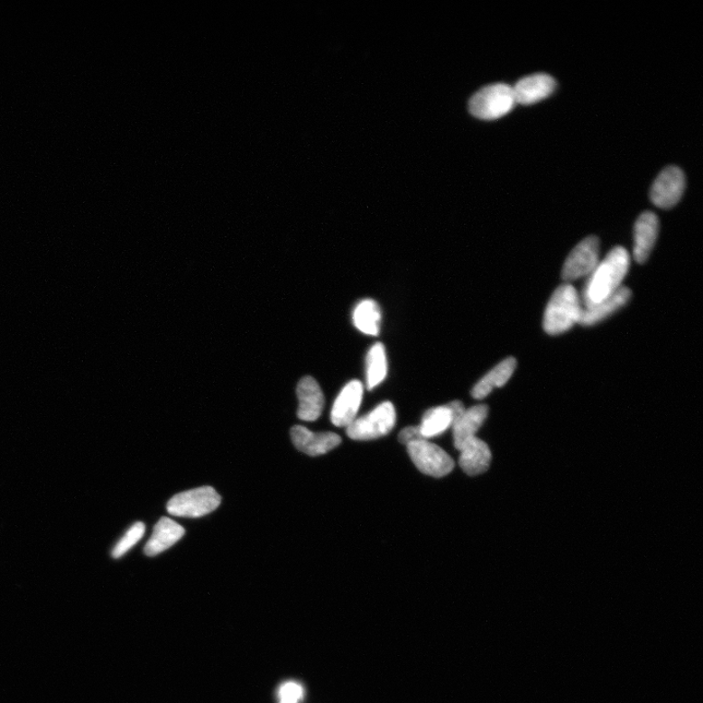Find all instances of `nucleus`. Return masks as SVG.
Instances as JSON below:
<instances>
[{
    "label": "nucleus",
    "mask_w": 703,
    "mask_h": 703,
    "mask_svg": "<svg viewBox=\"0 0 703 703\" xmlns=\"http://www.w3.org/2000/svg\"><path fill=\"white\" fill-rule=\"evenodd\" d=\"M629 267L627 250L623 246L613 248L588 276L582 292V307L599 303L621 289Z\"/></svg>",
    "instance_id": "1"
},
{
    "label": "nucleus",
    "mask_w": 703,
    "mask_h": 703,
    "mask_svg": "<svg viewBox=\"0 0 703 703\" xmlns=\"http://www.w3.org/2000/svg\"><path fill=\"white\" fill-rule=\"evenodd\" d=\"M582 311L580 297L573 285L562 284L548 302L543 328L550 336H559L579 323Z\"/></svg>",
    "instance_id": "2"
},
{
    "label": "nucleus",
    "mask_w": 703,
    "mask_h": 703,
    "mask_svg": "<svg viewBox=\"0 0 703 703\" xmlns=\"http://www.w3.org/2000/svg\"><path fill=\"white\" fill-rule=\"evenodd\" d=\"M517 104L513 87L495 83L476 92L470 100V112L476 117L492 121L507 115Z\"/></svg>",
    "instance_id": "3"
},
{
    "label": "nucleus",
    "mask_w": 703,
    "mask_h": 703,
    "mask_svg": "<svg viewBox=\"0 0 703 703\" xmlns=\"http://www.w3.org/2000/svg\"><path fill=\"white\" fill-rule=\"evenodd\" d=\"M221 504V496L211 486H201L174 495L169 502L171 515L182 518L206 516Z\"/></svg>",
    "instance_id": "4"
},
{
    "label": "nucleus",
    "mask_w": 703,
    "mask_h": 703,
    "mask_svg": "<svg viewBox=\"0 0 703 703\" xmlns=\"http://www.w3.org/2000/svg\"><path fill=\"white\" fill-rule=\"evenodd\" d=\"M397 415L390 402L379 404L372 412L356 419L347 427V435L355 440H371L388 435L396 424Z\"/></svg>",
    "instance_id": "5"
},
{
    "label": "nucleus",
    "mask_w": 703,
    "mask_h": 703,
    "mask_svg": "<svg viewBox=\"0 0 703 703\" xmlns=\"http://www.w3.org/2000/svg\"><path fill=\"white\" fill-rule=\"evenodd\" d=\"M414 466L425 475L442 478L455 468V461L439 446L428 439L419 440L407 446Z\"/></svg>",
    "instance_id": "6"
},
{
    "label": "nucleus",
    "mask_w": 703,
    "mask_h": 703,
    "mask_svg": "<svg viewBox=\"0 0 703 703\" xmlns=\"http://www.w3.org/2000/svg\"><path fill=\"white\" fill-rule=\"evenodd\" d=\"M599 240L596 236H588L581 241L568 256L562 278L566 282L589 276L600 262Z\"/></svg>",
    "instance_id": "7"
},
{
    "label": "nucleus",
    "mask_w": 703,
    "mask_h": 703,
    "mask_svg": "<svg viewBox=\"0 0 703 703\" xmlns=\"http://www.w3.org/2000/svg\"><path fill=\"white\" fill-rule=\"evenodd\" d=\"M685 186L683 171L677 166H669L655 179L651 190V199L654 206L671 208L681 199Z\"/></svg>",
    "instance_id": "8"
},
{
    "label": "nucleus",
    "mask_w": 703,
    "mask_h": 703,
    "mask_svg": "<svg viewBox=\"0 0 703 703\" xmlns=\"http://www.w3.org/2000/svg\"><path fill=\"white\" fill-rule=\"evenodd\" d=\"M364 394V387L359 380H353L340 392L333 403L331 422L338 427H348L359 412Z\"/></svg>",
    "instance_id": "9"
},
{
    "label": "nucleus",
    "mask_w": 703,
    "mask_h": 703,
    "mask_svg": "<svg viewBox=\"0 0 703 703\" xmlns=\"http://www.w3.org/2000/svg\"><path fill=\"white\" fill-rule=\"evenodd\" d=\"M291 435L295 448L310 457L325 455L341 444V438L336 433H313L301 425L292 427Z\"/></svg>",
    "instance_id": "10"
},
{
    "label": "nucleus",
    "mask_w": 703,
    "mask_h": 703,
    "mask_svg": "<svg viewBox=\"0 0 703 703\" xmlns=\"http://www.w3.org/2000/svg\"><path fill=\"white\" fill-rule=\"evenodd\" d=\"M660 221L653 212L641 214L634 228V259L639 264H645L658 240Z\"/></svg>",
    "instance_id": "11"
},
{
    "label": "nucleus",
    "mask_w": 703,
    "mask_h": 703,
    "mask_svg": "<svg viewBox=\"0 0 703 703\" xmlns=\"http://www.w3.org/2000/svg\"><path fill=\"white\" fill-rule=\"evenodd\" d=\"M296 392L300 400L298 417L303 421H316L325 407V396L319 384L313 377L306 376L298 384Z\"/></svg>",
    "instance_id": "12"
},
{
    "label": "nucleus",
    "mask_w": 703,
    "mask_h": 703,
    "mask_svg": "<svg viewBox=\"0 0 703 703\" xmlns=\"http://www.w3.org/2000/svg\"><path fill=\"white\" fill-rule=\"evenodd\" d=\"M556 80L547 74H533L521 79L513 87L516 102L531 105L540 102L553 93Z\"/></svg>",
    "instance_id": "13"
},
{
    "label": "nucleus",
    "mask_w": 703,
    "mask_h": 703,
    "mask_svg": "<svg viewBox=\"0 0 703 703\" xmlns=\"http://www.w3.org/2000/svg\"><path fill=\"white\" fill-rule=\"evenodd\" d=\"M631 295H633V292L623 285L615 293L606 298L601 302L588 307H582L578 324L591 327L601 323L605 319L624 308L629 302Z\"/></svg>",
    "instance_id": "14"
},
{
    "label": "nucleus",
    "mask_w": 703,
    "mask_h": 703,
    "mask_svg": "<svg viewBox=\"0 0 703 703\" xmlns=\"http://www.w3.org/2000/svg\"><path fill=\"white\" fill-rule=\"evenodd\" d=\"M185 529L173 520L162 517L154 526L151 539L144 548L147 556L153 557L170 550L185 535Z\"/></svg>",
    "instance_id": "15"
},
{
    "label": "nucleus",
    "mask_w": 703,
    "mask_h": 703,
    "mask_svg": "<svg viewBox=\"0 0 703 703\" xmlns=\"http://www.w3.org/2000/svg\"><path fill=\"white\" fill-rule=\"evenodd\" d=\"M492 451L484 440L475 437L460 449L459 466L469 476L485 473L490 467Z\"/></svg>",
    "instance_id": "16"
},
{
    "label": "nucleus",
    "mask_w": 703,
    "mask_h": 703,
    "mask_svg": "<svg viewBox=\"0 0 703 703\" xmlns=\"http://www.w3.org/2000/svg\"><path fill=\"white\" fill-rule=\"evenodd\" d=\"M488 413V408L486 404L474 406L466 410L460 419L452 426L454 430V440L456 448L460 449L466 445L468 440L476 437V432L484 424Z\"/></svg>",
    "instance_id": "17"
},
{
    "label": "nucleus",
    "mask_w": 703,
    "mask_h": 703,
    "mask_svg": "<svg viewBox=\"0 0 703 703\" xmlns=\"http://www.w3.org/2000/svg\"><path fill=\"white\" fill-rule=\"evenodd\" d=\"M516 366L517 361L512 356L499 363L474 386L471 392L473 398L484 399L490 395L495 388L504 386L513 375Z\"/></svg>",
    "instance_id": "18"
},
{
    "label": "nucleus",
    "mask_w": 703,
    "mask_h": 703,
    "mask_svg": "<svg viewBox=\"0 0 703 703\" xmlns=\"http://www.w3.org/2000/svg\"><path fill=\"white\" fill-rule=\"evenodd\" d=\"M354 325L365 335L376 337L380 331L381 310L373 300L362 301L355 309Z\"/></svg>",
    "instance_id": "19"
},
{
    "label": "nucleus",
    "mask_w": 703,
    "mask_h": 703,
    "mask_svg": "<svg viewBox=\"0 0 703 703\" xmlns=\"http://www.w3.org/2000/svg\"><path fill=\"white\" fill-rule=\"evenodd\" d=\"M388 371L384 345L375 343L366 356V381L368 390H373L386 378Z\"/></svg>",
    "instance_id": "20"
},
{
    "label": "nucleus",
    "mask_w": 703,
    "mask_h": 703,
    "mask_svg": "<svg viewBox=\"0 0 703 703\" xmlns=\"http://www.w3.org/2000/svg\"><path fill=\"white\" fill-rule=\"evenodd\" d=\"M452 422L454 421H452L451 412L446 404V406L427 411L420 428L424 439H428L443 434L449 427H452Z\"/></svg>",
    "instance_id": "21"
},
{
    "label": "nucleus",
    "mask_w": 703,
    "mask_h": 703,
    "mask_svg": "<svg viewBox=\"0 0 703 703\" xmlns=\"http://www.w3.org/2000/svg\"><path fill=\"white\" fill-rule=\"evenodd\" d=\"M146 527L144 523L138 522L131 527L114 548L112 556L116 559L125 555L131 548L135 546L144 536Z\"/></svg>",
    "instance_id": "22"
},
{
    "label": "nucleus",
    "mask_w": 703,
    "mask_h": 703,
    "mask_svg": "<svg viewBox=\"0 0 703 703\" xmlns=\"http://www.w3.org/2000/svg\"><path fill=\"white\" fill-rule=\"evenodd\" d=\"M303 696L302 686L295 682L284 683L279 690L280 703H300Z\"/></svg>",
    "instance_id": "23"
},
{
    "label": "nucleus",
    "mask_w": 703,
    "mask_h": 703,
    "mask_svg": "<svg viewBox=\"0 0 703 703\" xmlns=\"http://www.w3.org/2000/svg\"><path fill=\"white\" fill-rule=\"evenodd\" d=\"M423 439H426L422 436L420 426L404 428L399 435L400 443L406 446Z\"/></svg>",
    "instance_id": "24"
},
{
    "label": "nucleus",
    "mask_w": 703,
    "mask_h": 703,
    "mask_svg": "<svg viewBox=\"0 0 703 703\" xmlns=\"http://www.w3.org/2000/svg\"><path fill=\"white\" fill-rule=\"evenodd\" d=\"M452 415V426L460 419L461 415L466 412L463 403L460 401H454L447 404Z\"/></svg>",
    "instance_id": "25"
}]
</instances>
